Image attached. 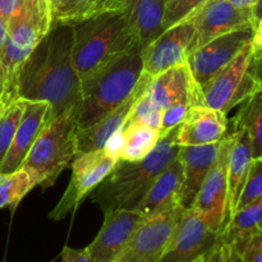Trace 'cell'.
Listing matches in <instances>:
<instances>
[{"instance_id":"1","label":"cell","mask_w":262,"mask_h":262,"mask_svg":"<svg viewBox=\"0 0 262 262\" xmlns=\"http://www.w3.org/2000/svg\"><path fill=\"white\" fill-rule=\"evenodd\" d=\"M72 49L73 26L50 28L20 69L18 99L48 102L51 118L73 109L81 100V79Z\"/></svg>"},{"instance_id":"2","label":"cell","mask_w":262,"mask_h":262,"mask_svg":"<svg viewBox=\"0 0 262 262\" xmlns=\"http://www.w3.org/2000/svg\"><path fill=\"white\" fill-rule=\"evenodd\" d=\"M136 50H142V43L128 12L106 13L73 26L72 58L81 82Z\"/></svg>"},{"instance_id":"3","label":"cell","mask_w":262,"mask_h":262,"mask_svg":"<svg viewBox=\"0 0 262 262\" xmlns=\"http://www.w3.org/2000/svg\"><path fill=\"white\" fill-rule=\"evenodd\" d=\"M177 135L178 125L163 136L142 160H117L110 173L90 192V201L99 205L104 214L117 209L135 210L159 174L178 155Z\"/></svg>"},{"instance_id":"4","label":"cell","mask_w":262,"mask_h":262,"mask_svg":"<svg viewBox=\"0 0 262 262\" xmlns=\"http://www.w3.org/2000/svg\"><path fill=\"white\" fill-rule=\"evenodd\" d=\"M142 73L141 50H136L82 81L81 100L74 106L77 129L90 127L123 104L133 94Z\"/></svg>"},{"instance_id":"5","label":"cell","mask_w":262,"mask_h":262,"mask_svg":"<svg viewBox=\"0 0 262 262\" xmlns=\"http://www.w3.org/2000/svg\"><path fill=\"white\" fill-rule=\"evenodd\" d=\"M50 9L40 0H23L20 9L8 22V38L2 54L4 92L0 106L18 99L20 69L41 38L50 30Z\"/></svg>"},{"instance_id":"6","label":"cell","mask_w":262,"mask_h":262,"mask_svg":"<svg viewBox=\"0 0 262 262\" xmlns=\"http://www.w3.org/2000/svg\"><path fill=\"white\" fill-rule=\"evenodd\" d=\"M76 155L77 127L73 107L46 123L20 168L33 177L37 186L46 189L54 186Z\"/></svg>"},{"instance_id":"7","label":"cell","mask_w":262,"mask_h":262,"mask_svg":"<svg viewBox=\"0 0 262 262\" xmlns=\"http://www.w3.org/2000/svg\"><path fill=\"white\" fill-rule=\"evenodd\" d=\"M261 49L250 42L209 82L199 87V105L228 114L261 91Z\"/></svg>"},{"instance_id":"8","label":"cell","mask_w":262,"mask_h":262,"mask_svg":"<svg viewBox=\"0 0 262 262\" xmlns=\"http://www.w3.org/2000/svg\"><path fill=\"white\" fill-rule=\"evenodd\" d=\"M188 19L194 26V36L189 48L191 54L217 36L260 26L261 2L250 9H242L228 0H207Z\"/></svg>"},{"instance_id":"9","label":"cell","mask_w":262,"mask_h":262,"mask_svg":"<svg viewBox=\"0 0 262 262\" xmlns=\"http://www.w3.org/2000/svg\"><path fill=\"white\" fill-rule=\"evenodd\" d=\"M118 159L105 148L77 155L72 164V177L66 192L56 206L51 210V220H63L76 211L83 199L110 173Z\"/></svg>"},{"instance_id":"10","label":"cell","mask_w":262,"mask_h":262,"mask_svg":"<svg viewBox=\"0 0 262 262\" xmlns=\"http://www.w3.org/2000/svg\"><path fill=\"white\" fill-rule=\"evenodd\" d=\"M184 209L177 207L145 217L115 262H159L181 224Z\"/></svg>"},{"instance_id":"11","label":"cell","mask_w":262,"mask_h":262,"mask_svg":"<svg viewBox=\"0 0 262 262\" xmlns=\"http://www.w3.org/2000/svg\"><path fill=\"white\" fill-rule=\"evenodd\" d=\"M260 26L224 33L192 51L187 58V66L196 86L201 87L209 82L246 45L252 42L256 30Z\"/></svg>"},{"instance_id":"12","label":"cell","mask_w":262,"mask_h":262,"mask_svg":"<svg viewBox=\"0 0 262 262\" xmlns=\"http://www.w3.org/2000/svg\"><path fill=\"white\" fill-rule=\"evenodd\" d=\"M230 145V135L227 133L222 141L217 158L207 173L193 204V210L215 230L223 232L228 220V177L227 160Z\"/></svg>"},{"instance_id":"13","label":"cell","mask_w":262,"mask_h":262,"mask_svg":"<svg viewBox=\"0 0 262 262\" xmlns=\"http://www.w3.org/2000/svg\"><path fill=\"white\" fill-rule=\"evenodd\" d=\"M223 242V232L210 227L192 209H184L173 241L159 262H196Z\"/></svg>"},{"instance_id":"14","label":"cell","mask_w":262,"mask_h":262,"mask_svg":"<svg viewBox=\"0 0 262 262\" xmlns=\"http://www.w3.org/2000/svg\"><path fill=\"white\" fill-rule=\"evenodd\" d=\"M193 36L194 26L189 19L164 30L141 50L143 73L155 77L187 63Z\"/></svg>"},{"instance_id":"15","label":"cell","mask_w":262,"mask_h":262,"mask_svg":"<svg viewBox=\"0 0 262 262\" xmlns=\"http://www.w3.org/2000/svg\"><path fill=\"white\" fill-rule=\"evenodd\" d=\"M104 216L101 229L86 251L94 262H115L145 217L127 209L112 210Z\"/></svg>"},{"instance_id":"16","label":"cell","mask_w":262,"mask_h":262,"mask_svg":"<svg viewBox=\"0 0 262 262\" xmlns=\"http://www.w3.org/2000/svg\"><path fill=\"white\" fill-rule=\"evenodd\" d=\"M143 96L160 110L174 104L191 106L199 105V87L192 78L188 66L184 63L151 77Z\"/></svg>"},{"instance_id":"17","label":"cell","mask_w":262,"mask_h":262,"mask_svg":"<svg viewBox=\"0 0 262 262\" xmlns=\"http://www.w3.org/2000/svg\"><path fill=\"white\" fill-rule=\"evenodd\" d=\"M50 119L51 112L48 102L25 100L17 132L4 160L0 164V174H10L22 166L33 142Z\"/></svg>"},{"instance_id":"18","label":"cell","mask_w":262,"mask_h":262,"mask_svg":"<svg viewBox=\"0 0 262 262\" xmlns=\"http://www.w3.org/2000/svg\"><path fill=\"white\" fill-rule=\"evenodd\" d=\"M228 125L229 119L225 113L205 105H191L178 125L177 145L200 146L220 142L227 135Z\"/></svg>"},{"instance_id":"19","label":"cell","mask_w":262,"mask_h":262,"mask_svg":"<svg viewBox=\"0 0 262 262\" xmlns=\"http://www.w3.org/2000/svg\"><path fill=\"white\" fill-rule=\"evenodd\" d=\"M150 78V76L142 73L133 94L123 104H120L119 106L115 107L109 114L102 117L101 119L97 120L90 127L83 128V129H77V155L105 148L107 141L124 127L125 122L128 120L130 112L135 106L136 100L143 91V89L147 86Z\"/></svg>"},{"instance_id":"20","label":"cell","mask_w":262,"mask_h":262,"mask_svg":"<svg viewBox=\"0 0 262 262\" xmlns=\"http://www.w3.org/2000/svg\"><path fill=\"white\" fill-rule=\"evenodd\" d=\"M220 142L200 146H179L177 158L183 168V181L179 189V206L189 209L206 178L207 173L214 165L219 154Z\"/></svg>"},{"instance_id":"21","label":"cell","mask_w":262,"mask_h":262,"mask_svg":"<svg viewBox=\"0 0 262 262\" xmlns=\"http://www.w3.org/2000/svg\"><path fill=\"white\" fill-rule=\"evenodd\" d=\"M182 181L183 168L181 160L176 158L159 174L135 211L143 217H150L181 207L178 199Z\"/></svg>"},{"instance_id":"22","label":"cell","mask_w":262,"mask_h":262,"mask_svg":"<svg viewBox=\"0 0 262 262\" xmlns=\"http://www.w3.org/2000/svg\"><path fill=\"white\" fill-rule=\"evenodd\" d=\"M230 135V145L228 151L227 177H228V219L235 211L243 184L252 164V147L247 132L235 129L227 132ZM228 222V220H227Z\"/></svg>"},{"instance_id":"23","label":"cell","mask_w":262,"mask_h":262,"mask_svg":"<svg viewBox=\"0 0 262 262\" xmlns=\"http://www.w3.org/2000/svg\"><path fill=\"white\" fill-rule=\"evenodd\" d=\"M129 4L130 0H66L51 15L50 28L74 26L106 13L128 12Z\"/></svg>"},{"instance_id":"24","label":"cell","mask_w":262,"mask_h":262,"mask_svg":"<svg viewBox=\"0 0 262 262\" xmlns=\"http://www.w3.org/2000/svg\"><path fill=\"white\" fill-rule=\"evenodd\" d=\"M164 5L165 0H130L128 14L140 37L142 49L163 32L161 22Z\"/></svg>"},{"instance_id":"25","label":"cell","mask_w":262,"mask_h":262,"mask_svg":"<svg viewBox=\"0 0 262 262\" xmlns=\"http://www.w3.org/2000/svg\"><path fill=\"white\" fill-rule=\"evenodd\" d=\"M160 138V130L156 128L142 123H125L122 128V146L118 160H142L155 148Z\"/></svg>"},{"instance_id":"26","label":"cell","mask_w":262,"mask_h":262,"mask_svg":"<svg viewBox=\"0 0 262 262\" xmlns=\"http://www.w3.org/2000/svg\"><path fill=\"white\" fill-rule=\"evenodd\" d=\"M232 130L245 129L247 132L252 147V159H262V92L258 91L246 101L242 107L229 120Z\"/></svg>"},{"instance_id":"27","label":"cell","mask_w":262,"mask_h":262,"mask_svg":"<svg viewBox=\"0 0 262 262\" xmlns=\"http://www.w3.org/2000/svg\"><path fill=\"white\" fill-rule=\"evenodd\" d=\"M262 199L234 211L223 230V242L232 245L262 233Z\"/></svg>"},{"instance_id":"28","label":"cell","mask_w":262,"mask_h":262,"mask_svg":"<svg viewBox=\"0 0 262 262\" xmlns=\"http://www.w3.org/2000/svg\"><path fill=\"white\" fill-rule=\"evenodd\" d=\"M36 186L33 177L23 168L10 174H0V209L8 207L14 211L23 197Z\"/></svg>"},{"instance_id":"29","label":"cell","mask_w":262,"mask_h":262,"mask_svg":"<svg viewBox=\"0 0 262 262\" xmlns=\"http://www.w3.org/2000/svg\"><path fill=\"white\" fill-rule=\"evenodd\" d=\"M25 100L15 99L0 106V164L4 160L17 132L22 117Z\"/></svg>"},{"instance_id":"30","label":"cell","mask_w":262,"mask_h":262,"mask_svg":"<svg viewBox=\"0 0 262 262\" xmlns=\"http://www.w3.org/2000/svg\"><path fill=\"white\" fill-rule=\"evenodd\" d=\"M207 0H166L164 5L161 30L170 28L188 19Z\"/></svg>"},{"instance_id":"31","label":"cell","mask_w":262,"mask_h":262,"mask_svg":"<svg viewBox=\"0 0 262 262\" xmlns=\"http://www.w3.org/2000/svg\"><path fill=\"white\" fill-rule=\"evenodd\" d=\"M262 199V159H255L243 184L235 211ZM234 214V212H233Z\"/></svg>"},{"instance_id":"32","label":"cell","mask_w":262,"mask_h":262,"mask_svg":"<svg viewBox=\"0 0 262 262\" xmlns=\"http://www.w3.org/2000/svg\"><path fill=\"white\" fill-rule=\"evenodd\" d=\"M229 246L243 262H262V233Z\"/></svg>"},{"instance_id":"33","label":"cell","mask_w":262,"mask_h":262,"mask_svg":"<svg viewBox=\"0 0 262 262\" xmlns=\"http://www.w3.org/2000/svg\"><path fill=\"white\" fill-rule=\"evenodd\" d=\"M188 107L189 106L184 104H174L163 110L160 128H159L161 137L165 136L170 129L176 128L177 125L181 124Z\"/></svg>"},{"instance_id":"34","label":"cell","mask_w":262,"mask_h":262,"mask_svg":"<svg viewBox=\"0 0 262 262\" xmlns=\"http://www.w3.org/2000/svg\"><path fill=\"white\" fill-rule=\"evenodd\" d=\"M61 262H94V260L89 255L86 248L76 250L66 246L61 251Z\"/></svg>"},{"instance_id":"35","label":"cell","mask_w":262,"mask_h":262,"mask_svg":"<svg viewBox=\"0 0 262 262\" xmlns=\"http://www.w3.org/2000/svg\"><path fill=\"white\" fill-rule=\"evenodd\" d=\"M23 0H0V19L8 25L10 18L20 9Z\"/></svg>"},{"instance_id":"36","label":"cell","mask_w":262,"mask_h":262,"mask_svg":"<svg viewBox=\"0 0 262 262\" xmlns=\"http://www.w3.org/2000/svg\"><path fill=\"white\" fill-rule=\"evenodd\" d=\"M228 251H229V245L222 243V245L217 246V247L207 256L205 262H225L227 261Z\"/></svg>"},{"instance_id":"37","label":"cell","mask_w":262,"mask_h":262,"mask_svg":"<svg viewBox=\"0 0 262 262\" xmlns=\"http://www.w3.org/2000/svg\"><path fill=\"white\" fill-rule=\"evenodd\" d=\"M228 2L237 8H242V9H250V8L255 7L257 3H260L261 0H228Z\"/></svg>"},{"instance_id":"38","label":"cell","mask_w":262,"mask_h":262,"mask_svg":"<svg viewBox=\"0 0 262 262\" xmlns=\"http://www.w3.org/2000/svg\"><path fill=\"white\" fill-rule=\"evenodd\" d=\"M8 38V26L7 23L0 19V58H2L3 50H4L5 42Z\"/></svg>"},{"instance_id":"39","label":"cell","mask_w":262,"mask_h":262,"mask_svg":"<svg viewBox=\"0 0 262 262\" xmlns=\"http://www.w3.org/2000/svg\"><path fill=\"white\" fill-rule=\"evenodd\" d=\"M66 3V0H49V7H50V17Z\"/></svg>"},{"instance_id":"40","label":"cell","mask_w":262,"mask_h":262,"mask_svg":"<svg viewBox=\"0 0 262 262\" xmlns=\"http://www.w3.org/2000/svg\"><path fill=\"white\" fill-rule=\"evenodd\" d=\"M225 262H243L241 260L239 256L237 255V253L234 252V251L232 250V247L229 246V251H228V256H227V261Z\"/></svg>"},{"instance_id":"41","label":"cell","mask_w":262,"mask_h":262,"mask_svg":"<svg viewBox=\"0 0 262 262\" xmlns=\"http://www.w3.org/2000/svg\"><path fill=\"white\" fill-rule=\"evenodd\" d=\"M3 92H4V68H3V61L0 58V99L3 96Z\"/></svg>"},{"instance_id":"42","label":"cell","mask_w":262,"mask_h":262,"mask_svg":"<svg viewBox=\"0 0 262 262\" xmlns=\"http://www.w3.org/2000/svg\"><path fill=\"white\" fill-rule=\"evenodd\" d=\"M40 2H42L43 4L48 5V7H49V0H40ZM49 9H50V7H49Z\"/></svg>"},{"instance_id":"43","label":"cell","mask_w":262,"mask_h":262,"mask_svg":"<svg viewBox=\"0 0 262 262\" xmlns=\"http://www.w3.org/2000/svg\"><path fill=\"white\" fill-rule=\"evenodd\" d=\"M207 257V256H206ZM206 257H204V258H200V260H197L196 262H205V260H206Z\"/></svg>"},{"instance_id":"44","label":"cell","mask_w":262,"mask_h":262,"mask_svg":"<svg viewBox=\"0 0 262 262\" xmlns=\"http://www.w3.org/2000/svg\"><path fill=\"white\" fill-rule=\"evenodd\" d=\"M165 2H166V0H165Z\"/></svg>"}]
</instances>
